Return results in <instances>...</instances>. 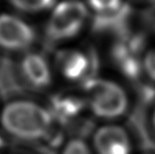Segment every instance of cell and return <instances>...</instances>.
<instances>
[{
	"mask_svg": "<svg viewBox=\"0 0 155 154\" xmlns=\"http://www.w3.org/2000/svg\"><path fill=\"white\" fill-rule=\"evenodd\" d=\"M0 133L24 147L49 144L58 147L66 137L46 100L23 92L10 94L2 101Z\"/></svg>",
	"mask_w": 155,
	"mask_h": 154,
	"instance_id": "1",
	"label": "cell"
},
{
	"mask_svg": "<svg viewBox=\"0 0 155 154\" xmlns=\"http://www.w3.org/2000/svg\"><path fill=\"white\" fill-rule=\"evenodd\" d=\"M77 90L84 96L88 116L97 124L123 122L133 110L132 92L114 76L97 74Z\"/></svg>",
	"mask_w": 155,
	"mask_h": 154,
	"instance_id": "2",
	"label": "cell"
},
{
	"mask_svg": "<svg viewBox=\"0 0 155 154\" xmlns=\"http://www.w3.org/2000/svg\"><path fill=\"white\" fill-rule=\"evenodd\" d=\"M11 77L23 93L35 96L52 93L57 80L52 63L41 53L34 51L26 52L11 64Z\"/></svg>",
	"mask_w": 155,
	"mask_h": 154,
	"instance_id": "3",
	"label": "cell"
},
{
	"mask_svg": "<svg viewBox=\"0 0 155 154\" xmlns=\"http://www.w3.org/2000/svg\"><path fill=\"white\" fill-rule=\"evenodd\" d=\"M99 58L92 51L81 47H65L55 53L52 66L56 79L72 88H80L97 75Z\"/></svg>",
	"mask_w": 155,
	"mask_h": 154,
	"instance_id": "4",
	"label": "cell"
},
{
	"mask_svg": "<svg viewBox=\"0 0 155 154\" xmlns=\"http://www.w3.org/2000/svg\"><path fill=\"white\" fill-rule=\"evenodd\" d=\"M91 20L81 0H65L53 9L46 25V38L50 42H64L81 34Z\"/></svg>",
	"mask_w": 155,
	"mask_h": 154,
	"instance_id": "5",
	"label": "cell"
},
{
	"mask_svg": "<svg viewBox=\"0 0 155 154\" xmlns=\"http://www.w3.org/2000/svg\"><path fill=\"white\" fill-rule=\"evenodd\" d=\"M88 140L93 154H137L136 137L123 122L98 123Z\"/></svg>",
	"mask_w": 155,
	"mask_h": 154,
	"instance_id": "6",
	"label": "cell"
},
{
	"mask_svg": "<svg viewBox=\"0 0 155 154\" xmlns=\"http://www.w3.org/2000/svg\"><path fill=\"white\" fill-rule=\"evenodd\" d=\"M46 102L57 124L63 129L81 122L88 116L84 98L77 88L54 90Z\"/></svg>",
	"mask_w": 155,
	"mask_h": 154,
	"instance_id": "7",
	"label": "cell"
},
{
	"mask_svg": "<svg viewBox=\"0 0 155 154\" xmlns=\"http://www.w3.org/2000/svg\"><path fill=\"white\" fill-rule=\"evenodd\" d=\"M35 42V32L28 23L11 14L0 15V49L26 53Z\"/></svg>",
	"mask_w": 155,
	"mask_h": 154,
	"instance_id": "8",
	"label": "cell"
},
{
	"mask_svg": "<svg viewBox=\"0 0 155 154\" xmlns=\"http://www.w3.org/2000/svg\"><path fill=\"white\" fill-rule=\"evenodd\" d=\"M91 14L93 29L112 25L127 18L132 11L126 0H83Z\"/></svg>",
	"mask_w": 155,
	"mask_h": 154,
	"instance_id": "9",
	"label": "cell"
},
{
	"mask_svg": "<svg viewBox=\"0 0 155 154\" xmlns=\"http://www.w3.org/2000/svg\"><path fill=\"white\" fill-rule=\"evenodd\" d=\"M57 154H93L88 137L83 135L66 136L57 147Z\"/></svg>",
	"mask_w": 155,
	"mask_h": 154,
	"instance_id": "10",
	"label": "cell"
},
{
	"mask_svg": "<svg viewBox=\"0 0 155 154\" xmlns=\"http://www.w3.org/2000/svg\"><path fill=\"white\" fill-rule=\"evenodd\" d=\"M142 84L155 90V40H150L142 56Z\"/></svg>",
	"mask_w": 155,
	"mask_h": 154,
	"instance_id": "11",
	"label": "cell"
},
{
	"mask_svg": "<svg viewBox=\"0 0 155 154\" xmlns=\"http://www.w3.org/2000/svg\"><path fill=\"white\" fill-rule=\"evenodd\" d=\"M11 4L17 9L28 12V13H38L51 8L55 0H10Z\"/></svg>",
	"mask_w": 155,
	"mask_h": 154,
	"instance_id": "12",
	"label": "cell"
},
{
	"mask_svg": "<svg viewBox=\"0 0 155 154\" xmlns=\"http://www.w3.org/2000/svg\"><path fill=\"white\" fill-rule=\"evenodd\" d=\"M134 11L143 12L155 8V0H126Z\"/></svg>",
	"mask_w": 155,
	"mask_h": 154,
	"instance_id": "13",
	"label": "cell"
},
{
	"mask_svg": "<svg viewBox=\"0 0 155 154\" xmlns=\"http://www.w3.org/2000/svg\"><path fill=\"white\" fill-rule=\"evenodd\" d=\"M147 124L152 136L155 139V99L150 102L149 112L147 115Z\"/></svg>",
	"mask_w": 155,
	"mask_h": 154,
	"instance_id": "14",
	"label": "cell"
},
{
	"mask_svg": "<svg viewBox=\"0 0 155 154\" xmlns=\"http://www.w3.org/2000/svg\"><path fill=\"white\" fill-rule=\"evenodd\" d=\"M0 154H38L34 150L28 149L26 147L16 148V149H5V150L0 151Z\"/></svg>",
	"mask_w": 155,
	"mask_h": 154,
	"instance_id": "15",
	"label": "cell"
},
{
	"mask_svg": "<svg viewBox=\"0 0 155 154\" xmlns=\"http://www.w3.org/2000/svg\"><path fill=\"white\" fill-rule=\"evenodd\" d=\"M1 103H2V101H1V100H0V106H1Z\"/></svg>",
	"mask_w": 155,
	"mask_h": 154,
	"instance_id": "16",
	"label": "cell"
}]
</instances>
